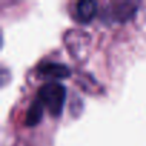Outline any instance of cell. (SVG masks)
<instances>
[{
  "instance_id": "obj_1",
  "label": "cell",
  "mask_w": 146,
  "mask_h": 146,
  "mask_svg": "<svg viewBox=\"0 0 146 146\" xmlns=\"http://www.w3.org/2000/svg\"><path fill=\"white\" fill-rule=\"evenodd\" d=\"M98 3L93 2H80V3H75V9H73V17L80 23H88L90 22L96 15H98Z\"/></svg>"
}]
</instances>
